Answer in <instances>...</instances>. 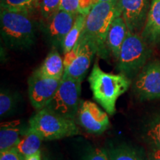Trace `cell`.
<instances>
[{"label": "cell", "instance_id": "9c48e42d", "mask_svg": "<svg viewBox=\"0 0 160 160\" xmlns=\"http://www.w3.org/2000/svg\"><path fill=\"white\" fill-rule=\"evenodd\" d=\"M133 91L141 99H160L159 62H151L144 66L136 77Z\"/></svg>", "mask_w": 160, "mask_h": 160}, {"label": "cell", "instance_id": "d6986e66", "mask_svg": "<svg viewBox=\"0 0 160 160\" xmlns=\"http://www.w3.org/2000/svg\"><path fill=\"white\" fill-rule=\"evenodd\" d=\"M110 160H145L137 150L128 145H119L108 151Z\"/></svg>", "mask_w": 160, "mask_h": 160}, {"label": "cell", "instance_id": "8992f818", "mask_svg": "<svg viewBox=\"0 0 160 160\" xmlns=\"http://www.w3.org/2000/svg\"><path fill=\"white\" fill-rule=\"evenodd\" d=\"M82 80L63 76L53 99L46 108L75 121L81 105Z\"/></svg>", "mask_w": 160, "mask_h": 160}, {"label": "cell", "instance_id": "ffe728a7", "mask_svg": "<svg viewBox=\"0 0 160 160\" xmlns=\"http://www.w3.org/2000/svg\"><path fill=\"white\" fill-rule=\"evenodd\" d=\"M37 7V0H1V9L29 13Z\"/></svg>", "mask_w": 160, "mask_h": 160}, {"label": "cell", "instance_id": "8fae6325", "mask_svg": "<svg viewBox=\"0 0 160 160\" xmlns=\"http://www.w3.org/2000/svg\"><path fill=\"white\" fill-rule=\"evenodd\" d=\"M107 113L99 108L97 104L86 100L80 105L76 119L88 133L100 134L107 131L111 125Z\"/></svg>", "mask_w": 160, "mask_h": 160}, {"label": "cell", "instance_id": "7c38bea8", "mask_svg": "<svg viewBox=\"0 0 160 160\" xmlns=\"http://www.w3.org/2000/svg\"><path fill=\"white\" fill-rule=\"evenodd\" d=\"M77 15L58 10L46 20V32L52 42L62 46L66 35L73 27Z\"/></svg>", "mask_w": 160, "mask_h": 160}, {"label": "cell", "instance_id": "4316f807", "mask_svg": "<svg viewBox=\"0 0 160 160\" xmlns=\"http://www.w3.org/2000/svg\"><path fill=\"white\" fill-rule=\"evenodd\" d=\"M146 160H160V149L152 146Z\"/></svg>", "mask_w": 160, "mask_h": 160}, {"label": "cell", "instance_id": "44dd1931", "mask_svg": "<svg viewBox=\"0 0 160 160\" xmlns=\"http://www.w3.org/2000/svg\"><path fill=\"white\" fill-rule=\"evenodd\" d=\"M17 99L14 93L11 91L2 90L0 93V116L5 117L15 109Z\"/></svg>", "mask_w": 160, "mask_h": 160}, {"label": "cell", "instance_id": "ba28073f", "mask_svg": "<svg viewBox=\"0 0 160 160\" xmlns=\"http://www.w3.org/2000/svg\"><path fill=\"white\" fill-rule=\"evenodd\" d=\"M61 80L45 77L36 70L28 81V96L32 106L38 111L45 108L55 95Z\"/></svg>", "mask_w": 160, "mask_h": 160}, {"label": "cell", "instance_id": "9a60e30c", "mask_svg": "<svg viewBox=\"0 0 160 160\" xmlns=\"http://www.w3.org/2000/svg\"><path fill=\"white\" fill-rule=\"evenodd\" d=\"M22 122L19 119L3 122L0 125V152L15 148L21 137Z\"/></svg>", "mask_w": 160, "mask_h": 160}, {"label": "cell", "instance_id": "3957f363", "mask_svg": "<svg viewBox=\"0 0 160 160\" xmlns=\"http://www.w3.org/2000/svg\"><path fill=\"white\" fill-rule=\"evenodd\" d=\"M1 34L8 48L25 50L36 40V26L29 13L1 9Z\"/></svg>", "mask_w": 160, "mask_h": 160}, {"label": "cell", "instance_id": "e0dca14e", "mask_svg": "<svg viewBox=\"0 0 160 160\" xmlns=\"http://www.w3.org/2000/svg\"><path fill=\"white\" fill-rule=\"evenodd\" d=\"M43 139L39 133L28 128L24 135L21 137L19 143L15 148L18 151L26 158L40 151Z\"/></svg>", "mask_w": 160, "mask_h": 160}, {"label": "cell", "instance_id": "2e32d148", "mask_svg": "<svg viewBox=\"0 0 160 160\" xmlns=\"http://www.w3.org/2000/svg\"><path fill=\"white\" fill-rule=\"evenodd\" d=\"M37 70L45 77L62 79L65 72L63 59L57 50H52L46 57L42 65Z\"/></svg>", "mask_w": 160, "mask_h": 160}, {"label": "cell", "instance_id": "83f0119b", "mask_svg": "<svg viewBox=\"0 0 160 160\" xmlns=\"http://www.w3.org/2000/svg\"><path fill=\"white\" fill-rule=\"evenodd\" d=\"M25 160H42L41 159V152L38 151L34 154L29 156V157L25 158Z\"/></svg>", "mask_w": 160, "mask_h": 160}, {"label": "cell", "instance_id": "277c9868", "mask_svg": "<svg viewBox=\"0 0 160 160\" xmlns=\"http://www.w3.org/2000/svg\"><path fill=\"white\" fill-rule=\"evenodd\" d=\"M29 128L41 136L43 140H57L80 134L73 120L44 108L29 120Z\"/></svg>", "mask_w": 160, "mask_h": 160}, {"label": "cell", "instance_id": "30bf717a", "mask_svg": "<svg viewBox=\"0 0 160 160\" xmlns=\"http://www.w3.org/2000/svg\"><path fill=\"white\" fill-rule=\"evenodd\" d=\"M151 6L150 0H118V12L132 33H139L145 27Z\"/></svg>", "mask_w": 160, "mask_h": 160}, {"label": "cell", "instance_id": "4fadbf2b", "mask_svg": "<svg viewBox=\"0 0 160 160\" xmlns=\"http://www.w3.org/2000/svg\"><path fill=\"white\" fill-rule=\"evenodd\" d=\"M127 25L121 15H117L111 23L106 39V45L109 52L117 61L119 59L120 51L127 36Z\"/></svg>", "mask_w": 160, "mask_h": 160}, {"label": "cell", "instance_id": "5b68a950", "mask_svg": "<svg viewBox=\"0 0 160 160\" xmlns=\"http://www.w3.org/2000/svg\"><path fill=\"white\" fill-rule=\"evenodd\" d=\"M150 53L147 42L141 34L128 31L117 60V68L131 79L143 68Z\"/></svg>", "mask_w": 160, "mask_h": 160}, {"label": "cell", "instance_id": "7402d4cb", "mask_svg": "<svg viewBox=\"0 0 160 160\" xmlns=\"http://www.w3.org/2000/svg\"><path fill=\"white\" fill-rule=\"evenodd\" d=\"M146 137L151 146L160 149V115L155 117L148 126Z\"/></svg>", "mask_w": 160, "mask_h": 160}, {"label": "cell", "instance_id": "ac0fdd59", "mask_svg": "<svg viewBox=\"0 0 160 160\" xmlns=\"http://www.w3.org/2000/svg\"><path fill=\"white\" fill-rule=\"evenodd\" d=\"M86 14L87 13H79L77 15L73 27L70 30L68 33L66 35L62 45L64 54H65L74 47L82 34L85 29Z\"/></svg>", "mask_w": 160, "mask_h": 160}, {"label": "cell", "instance_id": "52a82bcc", "mask_svg": "<svg viewBox=\"0 0 160 160\" xmlns=\"http://www.w3.org/2000/svg\"><path fill=\"white\" fill-rule=\"evenodd\" d=\"M97 49L91 40L82 34L78 42L71 51L64 54V75L73 79L82 80L88 71Z\"/></svg>", "mask_w": 160, "mask_h": 160}, {"label": "cell", "instance_id": "5bb4252c", "mask_svg": "<svg viewBox=\"0 0 160 160\" xmlns=\"http://www.w3.org/2000/svg\"><path fill=\"white\" fill-rule=\"evenodd\" d=\"M141 36L147 42L154 43L160 40V0H151Z\"/></svg>", "mask_w": 160, "mask_h": 160}, {"label": "cell", "instance_id": "7a4b0ae2", "mask_svg": "<svg viewBox=\"0 0 160 160\" xmlns=\"http://www.w3.org/2000/svg\"><path fill=\"white\" fill-rule=\"evenodd\" d=\"M118 0L100 2L91 8L86 14L85 29L82 33L95 46L97 54L106 58L108 50L106 39L111 23L117 15Z\"/></svg>", "mask_w": 160, "mask_h": 160}, {"label": "cell", "instance_id": "d4e9b609", "mask_svg": "<svg viewBox=\"0 0 160 160\" xmlns=\"http://www.w3.org/2000/svg\"><path fill=\"white\" fill-rule=\"evenodd\" d=\"M59 10H63L74 14H79L80 0H60Z\"/></svg>", "mask_w": 160, "mask_h": 160}, {"label": "cell", "instance_id": "f1b7e54d", "mask_svg": "<svg viewBox=\"0 0 160 160\" xmlns=\"http://www.w3.org/2000/svg\"><path fill=\"white\" fill-rule=\"evenodd\" d=\"M108 1H113V0H100V2H108Z\"/></svg>", "mask_w": 160, "mask_h": 160}, {"label": "cell", "instance_id": "6da1fadb", "mask_svg": "<svg viewBox=\"0 0 160 160\" xmlns=\"http://www.w3.org/2000/svg\"><path fill=\"white\" fill-rule=\"evenodd\" d=\"M93 99L108 114L116 113V104L119 97L124 94L131 85V79L123 73H107L95 63L88 77Z\"/></svg>", "mask_w": 160, "mask_h": 160}, {"label": "cell", "instance_id": "cb8c5ba5", "mask_svg": "<svg viewBox=\"0 0 160 160\" xmlns=\"http://www.w3.org/2000/svg\"><path fill=\"white\" fill-rule=\"evenodd\" d=\"M83 160H110L108 153L99 148H93L87 151Z\"/></svg>", "mask_w": 160, "mask_h": 160}, {"label": "cell", "instance_id": "603a6c76", "mask_svg": "<svg viewBox=\"0 0 160 160\" xmlns=\"http://www.w3.org/2000/svg\"><path fill=\"white\" fill-rule=\"evenodd\" d=\"M60 0H37V7L45 20L49 19L59 8Z\"/></svg>", "mask_w": 160, "mask_h": 160}, {"label": "cell", "instance_id": "484cf974", "mask_svg": "<svg viewBox=\"0 0 160 160\" xmlns=\"http://www.w3.org/2000/svg\"><path fill=\"white\" fill-rule=\"evenodd\" d=\"M0 160H25L23 157L16 148L0 152Z\"/></svg>", "mask_w": 160, "mask_h": 160}]
</instances>
